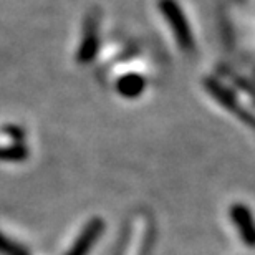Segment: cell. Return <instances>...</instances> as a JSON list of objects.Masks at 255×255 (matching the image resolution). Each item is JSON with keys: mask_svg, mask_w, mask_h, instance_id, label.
Here are the masks:
<instances>
[{"mask_svg": "<svg viewBox=\"0 0 255 255\" xmlns=\"http://www.w3.org/2000/svg\"><path fill=\"white\" fill-rule=\"evenodd\" d=\"M96 33H95V27H91L86 30V35H85V42L81 45V50H80V60L81 62H88V60L93 58V55L96 52Z\"/></svg>", "mask_w": 255, "mask_h": 255, "instance_id": "5b68a950", "label": "cell"}, {"mask_svg": "<svg viewBox=\"0 0 255 255\" xmlns=\"http://www.w3.org/2000/svg\"><path fill=\"white\" fill-rule=\"evenodd\" d=\"M118 91L125 98H136L146 88V81L139 75H126L118 81Z\"/></svg>", "mask_w": 255, "mask_h": 255, "instance_id": "277c9868", "label": "cell"}, {"mask_svg": "<svg viewBox=\"0 0 255 255\" xmlns=\"http://www.w3.org/2000/svg\"><path fill=\"white\" fill-rule=\"evenodd\" d=\"M231 219L241 234L242 242L247 247H255V219L251 209L244 204H234L231 207Z\"/></svg>", "mask_w": 255, "mask_h": 255, "instance_id": "7a4b0ae2", "label": "cell"}, {"mask_svg": "<svg viewBox=\"0 0 255 255\" xmlns=\"http://www.w3.org/2000/svg\"><path fill=\"white\" fill-rule=\"evenodd\" d=\"M103 227H105V224L101 219H93V221H90L66 255H86L88 254L90 249L95 246L96 241H98L101 232H103Z\"/></svg>", "mask_w": 255, "mask_h": 255, "instance_id": "3957f363", "label": "cell"}, {"mask_svg": "<svg viewBox=\"0 0 255 255\" xmlns=\"http://www.w3.org/2000/svg\"><path fill=\"white\" fill-rule=\"evenodd\" d=\"M0 252L5 254V255H27L22 249L13 246L12 242H8L7 239H3L2 236H0Z\"/></svg>", "mask_w": 255, "mask_h": 255, "instance_id": "8992f818", "label": "cell"}, {"mask_svg": "<svg viewBox=\"0 0 255 255\" xmlns=\"http://www.w3.org/2000/svg\"><path fill=\"white\" fill-rule=\"evenodd\" d=\"M161 10L164 13V17L167 18V22L171 23L181 47L186 50L192 48V35L189 25H187L184 15H182L181 8L177 7V3L174 0H161Z\"/></svg>", "mask_w": 255, "mask_h": 255, "instance_id": "6da1fadb", "label": "cell"}]
</instances>
